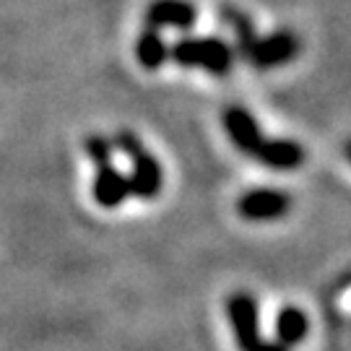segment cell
I'll use <instances>...</instances> for the list:
<instances>
[{"mask_svg": "<svg viewBox=\"0 0 351 351\" xmlns=\"http://www.w3.org/2000/svg\"><path fill=\"white\" fill-rule=\"evenodd\" d=\"M198 21V11L188 0H154L146 8V26L162 32L164 26L172 29H190Z\"/></svg>", "mask_w": 351, "mask_h": 351, "instance_id": "5b68a950", "label": "cell"}, {"mask_svg": "<svg viewBox=\"0 0 351 351\" xmlns=\"http://www.w3.org/2000/svg\"><path fill=\"white\" fill-rule=\"evenodd\" d=\"M291 208V195L284 190H250L237 201V211L247 221H274L287 216Z\"/></svg>", "mask_w": 351, "mask_h": 351, "instance_id": "277c9868", "label": "cell"}, {"mask_svg": "<svg viewBox=\"0 0 351 351\" xmlns=\"http://www.w3.org/2000/svg\"><path fill=\"white\" fill-rule=\"evenodd\" d=\"M84 146H86L88 159L97 164V167H107L110 159H112V143L107 138H101V136H88Z\"/></svg>", "mask_w": 351, "mask_h": 351, "instance_id": "4fadbf2b", "label": "cell"}, {"mask_svg": "<svg viewBox=\"0 0 351 351\" xmlns=\"http://www.w3.org/2000/svg\"><path fill=\"white\" fill-rule=\"evenodd\" d=\"M114 146L123 151V154H128L130 159H136L138 154H143V151H146L138 136H136V133H130V130H120V133L114 136Z\"/></svg>", "mask_w": 351, "mask_h": 351, "instance_id": "5bb4252c", "label": "cell"}, {"mask_svg": "<svg viewBox=\"0 0 351 351\" xmlns=\"http://www.w3.org/2000/svg\"><path fill=\"white\" fill-rule=\"evenodd\" d=\"M307 333H310V320L300 307H284L276 315V341L281 346L291 349L307 339Z\"/></svg>", "mask_w": 351, "mask_h": 351, "instance_id": "30bf717a", "label": "cell"}, {"mask_svg": "<svg viewBox=\"0 0 351 351\" xmlns=\"http://www.w3.org/2000/svg\"><path fill=\"white\" fill-rule=\"evenodd\" d=\"M130 182V195H136L141 201H149V198H156L162 193L164 185V169L156 156H151L149 151L138 154L133 159V172L128 177Z\"/></svg>", "mask_w": 351, "mask_h": 351, "instance_id": "8992f818", "label": "cell"}, {"mask_svg": "<svg viewBox=\"0 0 351 351\" xmlns=\"http://www.w3.org/2000/svg\"><path fill=\"white\" fill-rule=\"evenodd\" d=\"M349 159H351V143H349Z\"/></svg>", "mask_w": 351, "mask_h": 351, "instance_id": "2e32d148", "label": "cell"}, {"mask_svg": "<svg viewBox=\"0 0 351 351\" xmlns=\"http://www.w3.org/2000/svg\"><path fill=\"white\" fill-rule=\"evenodd\" d=\"M221 13H224L226 24L234 29V37H237V52L245 58V55H247V50H250V45L258 39L255 29H252V21L242 11H234V8H224Z\"/></svg>", "mask_w": 351, "mask_h": 351, "instance_id": "7c38bea8", "label": "cell"}, {"mask_svg": "<svg viewBox=\"0 0 351 351\" xmlns=\"http://www.w3.org/2000/svg\"><path fill=\"white\" fill-rule=\"evenodd\" d=\"M252 351H289L287 346H281L278 341H261Z\"/></svg>", "mask_w": 351, "mask_h": 351, "instance_id": "9a60e30c", "label": "cell"}, {"mask_svg": "<svg viewBox=\"0 0 351 351\" xmlns=\"http://www.w3.org/2000/svg\"><path fill=\"white\" fill-rule=\"evenodd\" d=\"M91 193H94V198H97V203H99L101 208H117L130 195L128 175H123L120 169H114L112 164L97 167V177H94Z\"/></svg>", "mask_w": 351, "mask_h": 351, "instance_id": "ba28073f", "label": "cell"}, {"mask_svg": "<svg viewBox=\"0 0 351 351\" xmlns=\"http://www.w3.org/2000/svg\"><path fill=\"white\" fill-rule=\"evenodd\" d=\"M169 60H175L182 68H203L213 75H224L234 63V50L219 37H185L177 39L169 47Z\"/></svg>", "mask_w": 351, "mask_h": 351, "instance_id": "6da1fadb", "label": "cell"}, {"mask_svg": "<svg viewBox=\"0 0 351 351\" xmlns=\"http://www.w3.org/2000/svg\"><path fill=\"white\" fill-rule=\"evenodd\" d=\"M226 315H229L239 351H252L263 341L261 328H258V302L252 300L250 294H245V291L232 294L226 302Z\"/></svg>", "mask_w": 351, "mask_h": 351, "instance_id": "3957f363", "label": "cell"}, {"mask_svg": "<svg viewBox=\"0 0 351 351\" xmlns=\"http://www.w3.org/2000/svg\"><path fill=\"white\" fill-rule=\"evenodd\" d=\"M136 58H138V63L143 65L146 71L162 68V65L169 60V47H167V42L162 39V32L146 26V29L141 32L138 42H136Z\"/></svg>", "mask_w": 351, "mask_h": 351, "instance_id": "8fae6325", "label": "cell"}, {"mask_svg": "<svg viewBox=\"0 0 351 351\" xmlns=\"http://www.w3.org/2000/svg\"><path fill=\"white\" fill-rule=\"evenodd\" d=\"M252 156L263 164V167L287 172V169L302 167V162H304V149L291 138H263Z\"/></svg>", "mask_w": 351, "mask_h": 351, "instance_id": "52a82bcc", "label": "cell"}, {"mask_svg": "<svg viewBox=\"0 0 351 351\" xmlns=\"http://www.w3.org/2000/svg\"><path fill=\"white\" fill-rule=\"evenodd\" d=\"M300 55V39L289 29H278L268 37H258L250 45V50L245 55V60L258 68V71H271L278 65L291 63Z\"/></svg>", "mask_w": 351, "mask_h": 351, "instance_id": "7a4b0ae2", "label": "cell"}, {"mask_svg": "<svg viewBox=\"0 0 351 351\" xmlns=\"http://www.w3.org/2000/svg\"><path fill=\"white\" fill-rule=\"evenodd\" d=\"M224 128L226 133H229V138H232V143L239 151L250 154V156L261 146V141H263V133H261V128L255 123V117L247 110H242V107H229L226 110Z\"/></svg>", "mask_w": 351, "mask_h": 351, "instance_id": "9c48e42d", "label": "cell"}]
</instances>
